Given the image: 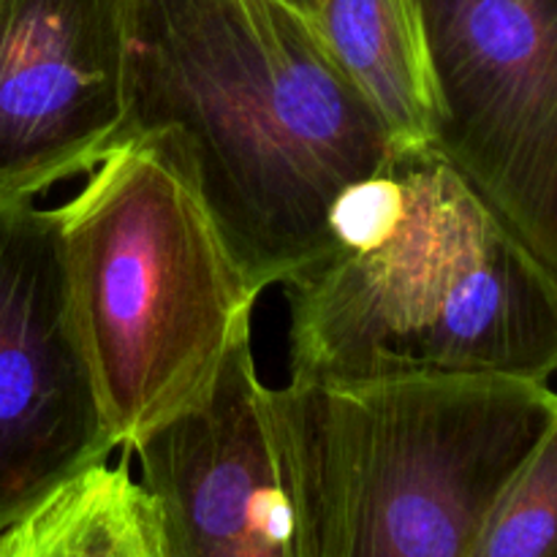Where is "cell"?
Returning a JSON list of instances; mask_svg holds the SVG:
<instances>
[{
	"label": "cell",
	"mask_w": 557,
	"mask_h": 557,
	"mask_svg": "<svg viewBox=\"0 0 557 557\" xmlns=\"http://www.w3.org/2000/svg\"><path fill=\"white\" fill-rule=\"evenodd\" d=\"M194 188L245 281L283 286L400 141L283 0H125V117Z\"/></svg>",
	"instance_id": "cell-1"
},
{
	"label": "cell",
	"mask_w": 557,
	"mask_h": 557,
	"mask_svg": "<svg viewBox=\"0 0 557 557\" xmlns=\"http://www.w3.org/2000/svg\"><path fill=\"white\" fill-rule=\"evenodd\" d=\"M283 286L299 384L557 373V281L430 145L351 185Z\"/></svg>",
	"instance_id": "cell-2"
},
{
	"label": "cell",
	"mask_w": 557,
	"mask_h": 557,
	"mask_svg": "<svg viewBox=\"0 0 557 557\" xmlns=\"http://www.w3.org/2000/svg\"><path fill=\"white\" fill-rule=\"evenodd\" d=\"M555 413L547 384L500 375L272 389L313 557H468Z\"/></svg>",
	"instance_id": "cell-3"
},
{
	"label": "cell",
	"mask_w": 557,
	"mask_h": 557,
	"mask_svg": "<svg viewBox=\"0 0 557 557\" xmlns=\"http://www.w3.org/2000/svg\"><path fill=\"white\" fill-rule=\"evenodd\" d=\"M54 215L98 400L128 451L210 389L259 292L188 180L141 141L109 150Z\"/></svg>",
	"instance_id": "cell-4"
},
{
	"label": "cell",
	"mask_w": 557,
	"mask_h": 557,
	"mask_svg": "<svg viewBox=\"0 0 557 557\" xmlns=\"http://www.w3.org/2000/svg\"><path fill=\"white\" fill-rule=\"evenodd\" d=\"M433 147L557 281V0H417Z\"/></svg>",
	"instance_id": "cell-5"
},
{
	"label": "cell",
	"mask_w": 557,
	"mask_h": 557,
	"mask_svg": "<svg viewBox=\"0 0 557 557\" xmlns=\"http://www.w3.org/2000/svg\"><path fill=\"white\" fill-rule=\"evenodd\" d=\"M114 449L58 215L0 201V531Z\"/></svg>",
	"instance_id": "cell-6"
},
{
	"label": "cell",
	"mask_w": 557,
	"mask_h": 557,
	"mask_svg": "<svg viewBox=\"0 0 557 557\" xmlns=\"http://www.w3.org/2000/svg\"><path fill=\"white\" fill-rule=\"evenodd\" d=\"M125 455L139 462L158 557H313L250 335L194 406Z\"/></svg>",
	"instance_id": "cell-7"
},
{
	"label": "cell",
	"mask_w": 557,
	"mask_h": 557,
	"mask_svg": "<svg viewBox=\"0 0 557 557\" xmlns=\"http://www.w3.org/2000/svg\"><path fill=\"white\" fill-rule=\"evenodd\" d=\"M125 117V0H0V201L92 172Z\"/></svg>",
	"instance_id": "cell-8"
},
{
	"label": "cell",
	"mask_w": 557,
	"mask_h": 557,
	"mask_svg": "<svg viewBox=\"0 0 557 557\" xmlns=\"http://www.w3.org/2000/svg\"><path fill=\"white\" fill-rule=\"evenodd\" d=\"M313 25L400 145H430L435 85L417 0H319Z\"/></svg>",
	"instance_id": "cell-9"
},
{
	"label": "cell",
	"mask_w": 557,
	"mask_h": 557,
	"mask_svg": "<svg viewBox=\"0 0 557 557\" xmlns=\"http://www.w3.org/2000/svg\"><path fill=\"white\" fill-rule=\"evenodd\" d=\"M0 557H158L128 460L87 468L5 528Z\"/></svg>",
	"instance_id": "cell-10"
},
{
	"label": "cell",
	"mask_w": 557,
	"mask_h": 557,
	"mask_svg": "<svg viewBox=\"0 0 557 557\" xmlns=\"http://www.w3.org/2000/svg\"><path fill=\"white\" fill-rule=\"evenodd\" d=\"M468 557H557V413L493 500Z\"/></svg>",
	"instance_id": "cell-11"
},
{
	"label": "cell",
	"mask_w": 557,
	"mask_h": 557,
	"mask_svg": "<svg viewBox=\"0 0 557 557\" xmlns=\"http://www.w3.org/2000/svg\"><path fill=\"white\" fill-rule=\"evenodd\" d=\"M283 3H288V5H292V9H297L299 14L308 16L310 22H313L315 9H319V0H283Z\"/></svg>",
	"instance_id": "cell-12"
},
{
	"label": "cell",
	"mask_w": 557,
	"mask_h": 557,
	"mask_svg": "<svg viewBox=\"0 0 557 557\" xmlns=\"http://www.w3.org/2000/svg\"><path fill=\"white\" fill-rule=\"evenodd\" d=\"M0 536H3V531H0Z\"/></svg>",
	"instance_id": "cell-13"
}]
</instances>
